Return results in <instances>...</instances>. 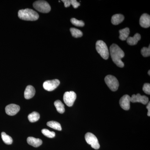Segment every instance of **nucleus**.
<instances>
[{
	"label": "nucleus",
	"mask_w": 150,
	"mask_h": 150,
	"mask_svg": "<svg viewBox=\"0 0 150 150\" xmlns=\"http://www.w3.org/2000/svg\"><path fill=\"white\" fill-rule=\"evenodd\" d=\"M131 97L128 95H125L121 98L119 100L121 107L125 110H129L130 108Z\"/></svg>",
	"instance_id": "nucleus-10"
},
{
	"label": "nucleus",
	"mask_w": 150,
	"mask_h": 150,
	"mask_svg": "<svg viewBox=\"0 0 150 150\" xmlns=\"http://www.w3.org/2000/svg\"><path fill=\"white\" fill-rule=\"evenodd\" d=\"M1 135V138L3 142H4L7 145H11L12 144L13 141V139L11 137H10L4 132H2Z\"/></svg>",
	"instance_id": "nucleus-21"
},
{
	"label": "nucleus",
	"mask_w": 150,
	"mask_h": 150,
	"mask_svg": "<svg viewBox=\"0 0 150 150\" xmlns=\"http://www.w3.org/2000/svg\"><path fill=\"white\" fill-rule=\"evenodd\" d=\"M149 99L145 96H142L139 93L134 94L131 97V102L132 103H141L142 104L146 105L149 103Z\"/></svg>",
	"instance_id": "nucleus-9"
},
{
	"label": "nucleus",
	"mask_w": 150,
	"mask_h": 150,
	"mask_svg": "<svg viewBox=\"0 0 150 150\" xmlns=\"http://www.w3.org/2000/svg\"><path fill=\"white\" fill-rule=\"evenodd\" d=\"M33 6L36 10L43 13H48L51 10L50 5L45 1H36L33 3Z\"/></svg>",
	"instance_id": "nucleus-4"
},
{
	"label": "nucleus",
	"mask_w": 150,
	"mask_h": 150,
	"mask_svg": "<svg viewBox=\"0 0 150 150\" xmlns=\"http://www.w3.org/2000/svg\"><path fill=\"white\" fill-rule=\"evenodd\" d=\"M71 5H72L73 7L74 8H77L78 7L80 6V4L76 0H71Z\"/></svg>",
	"instance_id": "nucleus-27"
},
{
	"label": "nucleus",
	"mask_w": 150,
	"mask_h": 150,
	"mask_svg": "<svg viewBox=\"0 0 150 150\" xmlns=\"http://www.w3.org/2000/svg\"><path fill=\"white\" fill-rule=\"evenodd\" d=\"M85 138L87 143L91 146V147L95 149H98L100 146L97 137L91 133H87L85 136Z\"/></svg>",
	"instance_id": "nucleus-6"
},
{
	"label": "nucleus",
	"mask_w": 150,
	"mask_h": 150,
	"mask_svg": "<svg viewBox=\"0 0 150 150\" xmlns=\"http://www.w3.org/2000/svg\"><path fill=\"white\" fill-rule=\"evenodd\" d=\"M76 98V94L73 91H67L64 94V102L67 106L71 107L72 106Z\"/></svg>",
	"instance_id": "nucleus-7"
},
{
	"label": "nucleus",
	"mask_w": 150,
	"mask_h": 150,
	"mask_svg": "<svg viewBox=\"0 0 150 150\" xmlns=\"http://www.w3.org/2000/svg\"><path fill=\"white\" fill-rule=\"evenodd\" d=\"M105 81L108 86L112 91H115L119 87V82L117 79L112 75H107L105 78Z\"/></svg>",
	"instance_id": "nucleus-5"
},
{
	"label": "nucleus",
	"mask_w": 150,
	"mask_h": 150,
	"mask_svg": "<svg viewBox=\"0 0 150 150\" xmlns=\"http://www.w3.org/2000/svg\"><path fill=\"white\" fill-rule=\"evenodd\" d=\"M62 1L64 4L65 7H69L71 5V2L70 0H62Z\"/></svg>",
	"instance_id": "nucleus-28"
},
{
	"label": "nucleus",
	"mask_w": 150,
	"mask_h": 150,
	"mask_svg": "<svg viewBox=\"0 0 150 150\" xmlns=\"http://www.w3.org/2000/svg\"><path fill=\"white\" fill-rule=\"evenodd\" d=\"M71 23L75 26L78 27H83L85 25L84 23L82 21L78 20L75 18H72L71 19Z\"/></svg>",
	"instance_id": "nucleus-24"
},
{
	"label": "nucleus",
	"mask_w": 150,
	"mask_h": 150,
	"mask_svg": "<svg viewBox=\"0 0 150 150\" xmlns=\"http://www.w3.org/2000/svg\"><path fill=\"white\" fill-rule=\"evenodd\" d=\"M18 16L21 19L28 21H35L39 18L38 14L36 11L29 8L19 11Z\"/></svg>",
	"instance_id": "nucleus-2"
},
{
	"label": "nucleus",
	"mask_w": 150,
	"mask_h": 150,
	"mask_svg": "<svg viewBox=\"0 0 150 150\" xmlns=\"http://www.w3.org/2000/svg\"><path fill=\"white\" fill-rule=\"evenodd\" d=\"M42 134L49 138H53L55 137V133L54 131H51L47 129H43L41 131Z\"/></svg>",
	"instance_id": "nucleus-23"
},
{
	"label": "nucleus",
	"mask_w": 150,
	"mask_h": 150,
	"mask_svg": "<svg viewBox=\"0 0 150 150\" xmlns=\"http://www.w3.org/2000/svg\"><path fill=\"white\" fill-rule=\"evenodd\" d=\"M54 105L56 108L57 111L60 113H63L65 112V107L64 104L60 100H57L54 102Z\"/></svg>",
	"instance_id": "nucleus-18"
},
{
	"label": "nucleus",
	"mask_w": 150,
	"mask_h": 150,
	"mask_svg": "<svg viewBox=\"0 0 150 150\" xmlns=\"http://www.w3.org/2000/svg\"><path fill=\"white\" fill-rule=\"evenodd\" d=\"M70 31L72 35L76 38L82 37L83 36V33L80 30L77 28H70Z\"/></svg>",
	"instance_id": "nucleus-22"
},
{
	"label": "nucleus",
	"mask_w": 150,
	"mask_h": 150,
	"mask_svg": "<svg viewBox=\"0 0 150 150\" xmlns=\"http://www.w3.org/2000/svg\"><path fill=\"white\" fill-rule=\"evenodd\" d=\"M143 90L144 92L147 94H150V83H146L144 84L143 87Z\"/></svg>",
	"instance_id": "nucleus-26"
},
{
	"label": "nucleus",
	"mask_w": 150,
	"mask_h": 150,
	"mask_svg": "<svg viewBox=\"0 0 150 150\" xmlns=\"http://www.w3.org/2000/svg\"><path fill=\"white\" fill-rule=\"evenodd\" d=\"M150 70H149V71H148V74H149V76H150Z\"/></svg>",
	"instance_id": "nucleus-30"
},
{
	"label": "nucleus",
	"mask_w": 150,
	"mask_h": 150,
	"mask_svg": "<svg viewBox=\"0 0 150 150\" xmlns=\"http://www.w3.org/2000/svg\"><path fill=\"white\" fill-rule=\"evenodd\" d=\"M20 110V107L17 105L11 104L7 105L5 108L6 113L8 115L13 116L16 114Z\"/></svg>",
	"instance_id": "nucleus-11"
},
{
	"label": "nucleus",
	"mask_w": 150,
	"mask_h": 150,
	"mask_svg": "<svg viewBox=\"0 0 150 150\" xmlns=\"http://www.w3.org/2000/svg\"><path fill=\"white\" fill-rule=\"evenodd\" d=\"M27 143L34 147H38L42 144V141L39 139H36L33 137H29L27 138Z\"/></svg>",
	"instance_id": "nucleus-14"
},
{
	"label": "nucleus",
	"mask_w": 150,
	"mask_h": 150,
	"mask_svg": "<svg viewBox=\"0 0 150 150\" xmlns=\"http://www.w3.org/2000/svg\"><path fill=\"white\" fill-rule=\"evenodd\" d=\"M139 23L142 27L148 28L150 26V16L147 13H144L140 18Z\"/></svg>",
	"instance_id": "nucleus-12"
},
{
	"label": "nucleus",
	"mask_w": 150,
	"mask_h": 150,
	"mask_svg": "<svg viewBox=\"0 0 150 150\" xmlns=\"http://www.w3.org/2000/svg\"><path fill=\"white\" fill-rule=\"evenodd\" d=\"M47 125L48 127L52 129L58 130V131H62V128L61 124L59 122L55 121H50L47 122Z\"/></svg>",
	"instance_id": "nucleus-19"
},
{
	"label": "nucleus",
	"mask_w": 150,
	"mask_h": 150,
	"mask_svg": "<svg viewBox=\"0 0 150 150\" xmlns=\"http://www.w3.org/2000/svg\"><path fill=\"white\" fill-rule=\"evenodd\" d=\"M60 83V81L58 79L46 81L43 83V87L47 91H53L58 87Z\"/></svg>",
	"instance_id": "nucleus-8"
},
{
	"label": "nucleus",
	"mask_w": 150,
	"mask_h": 150,
	"mask_svg": "<svg viewBox=\"0 0 150 150\" xmlns=\"http://www.w3.org/2000/svg\"><path fill=\"white\" fill-rule=\"evenodd\" d=\"M141 53L144 57H146L150 56V46L148 48L144 47L141 50Z\"/></svg>",
	"instance_id": "nucleus-25"
},
{
	"label": "nucleus",
	"mask_w": 150,
	"mask_h": 150,
	"mask_svg": "<svg viewBox=\"0 0 150 150\" xmlns=\"http://www.w3.org/2000/svg\"><path fill=\"white\" fill-rule=\"evenodd\" d=\"M147 106H146L147 109H148V116H150V103L149 102L148 103Z\"/></svg>",
	"instance_id": "nucleus-29"
},
{
	"label": "nucleus",
	"mask_w": 150,
	"mask_h": 150,
	"mask_svg": "<svg viewBox=\"0 0 150 150\" xmlns=\"http://www.w3.org/2000/svg\"><path fill=\"white\" fill-rule=\"evenodd\" d=\"M35 89L33 86H28L24 91V97L26 99H29L32 98L35 95Z\"/></svg>",
	"instance_id": "nucleus-13"
},
{
	"label": "nucleus",
	"mask_w": 150,
	"mask_h": 150,
	"mask_svg": "<svg viewBox=\"0 0 150 150\" xmlns=\"http://www.w3.org/2000/svg\"><path fill=\"white\" fill-rule=\"evenodd\" d=\"M40 115L39 113L38 112H33L32 113H30L28 115V119L30 122H36L39 120L40 118Z\"/></svg>",
	"instance_id": "nucleus-20"
},
{
	"label": "nucleus",
	"mask_w": 150,
	"mask_h": 150,
	"mask_svg": "<svg viewBox=\"0 0 150 150\" xmlns=\"http://www.w3.org/2000/svg\"><path fill=\"white\" fill-rule=\"evenodd\" d=\"M96 49L102 58L105 60L108 59L109 52L106 44L101 40H98L96 43Z\"/></svg>",
	"instance_id": "nucleus-3"
},
{
	"label": "nucleus",
	"mask_w": 150,
	"mask_h": 150,
	"mask_svg": "<svg viewBox=\"0 0 150 150\" xmlns=\"http://www.w3.org/2000/svg\"><path fill=\"white\" fill-rule=\"evenodd\" d=\"M124 19V16L121 14L114 15L111 18V23L114 25H117L123 22Z\"/></svg>",
	"instance_id": "nucleus-16"
},
{
	"label": "nucleus",
	"mask_w": 150,
	"mask_h": 150,
	"mask_svg": "<svg viewBox=\"0 0 150 150\" xmlns=\"http://www.w3.org/2000/svg\"><path fill=\"white\" fill-rule=\"evenodd\" d=\"M141 36L139 33H137L134 37H129L127 38V42L130 46H134L137 44L138 41L141 39Z\"/></svg>",
	"instance_id": "nucleus-15"
},
{
	"label": "nucleus",
	"mask_w": 150,
	"mask_h": 150,
	"mask_svg": "<svg viewBox=\"0 0 150 150\" xmlns=\"http://www.w3.org/2000/svg\"><path fill=\"white\" fill-rule=\"evenodd\" d=\"M119 38L122 40H125L129 37L130 30L129 28H126L119 30Z\"/></svg>",
	"instance_id": "nucleus-17"
},
{
	"label": "nucleus",
	"mask_w": 150,
	"mask_h": 150,
	"mask_svg": "<svg viewBox=\"0 0 150 150\" xmlns=\"http://www.w3.org/2000/svg\"><path fill=\"white\" fill-rule=\"evenodd\" d=\"M110 53L112 61L115 64L121 68L124 67V63L121 60L125 56L123 50L118 45L112 44L110 47Z\"/></svg>",
	"instance_id": "nucleus-1"
}]
</instances>
